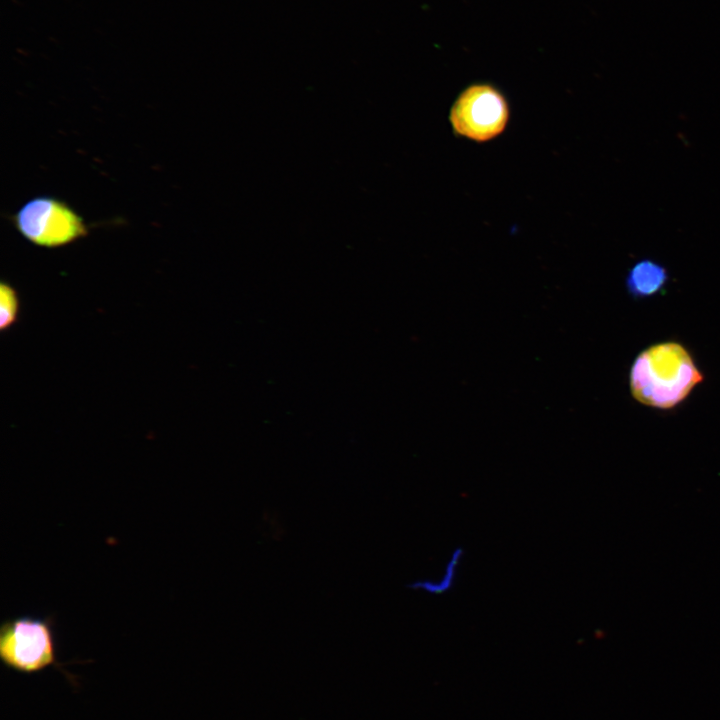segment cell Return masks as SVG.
Segmentation results:
<instances>
[{
    "label": "cell",
    "mask_w": 720,
    "mask_h": 720,
    "mask_svg": "<svg viewBox=\"0 0 720 720\" xmlns=\"http://www.w3.org/2000/svg\"><path fill=\"white\" fill-rule=\"evenodd\" d=\"M702 380L691 354L677 342L648 347L635 358L630 371L634 399L659 409L678 405Z\"/></svg>",
    "instance_id": "obj_1"
},
{
    "label": "cell",
    "mask_w": 720,
    "mask_h": 720,
    "mask_svg": "<svg viewBox=\"0 0 720 720\" xmlns=\"http://www.w3.org/2000/svg\"><path fill=\"white\" fill-rule=\"evenodd\" d=\"M54 624L50 616L5 619L0 626V661L6 669L25 675L55 668L76 687V677L58 660Z\"/></svg>",
    "instance_id": "obj_2"
},
{
    "label": "cell",
    "mask_w": 720,
    "mask_h": 720,
    "mask_svg": "<svg viewBox=\"0 0 720 720\" xmlns=\"http://www.w3.org/2000/svg\"><path fill=\"white\" fill-rule=\"evenodd\" d=\"M13 224L24 239L45 248L68 245L88 233L84 219L65 201L52 196L24 203L14 214Z\"/></svg>",
    "instance_id": "obj_3"
},
{
    "label": "cell",
    "mask_w": 720,
    "mask_h": 720,
    "mask_svg": "<svg viewBox=\"0 0 720 720\" xmlns=\"http://www.w3.org/2000/svg\"><path fill=\"white\" fill-rule=\"evenodd\" d=\"M449 118L457 135L484 142L505 129L509 119L508 103L494 86L487 83L473 84L458 96Z\"/></svg>",
    "instance_id": "obj_4"
},
{
    "label": "cell",
    "mask_w": 720,
    "mask_h": 720,
    "mask_svg": "<svg viewBox=\"0 0 720 720\" xmlns=\"http://www.w3.org/2000/svg\"><path fill=\"white\" fill-rule=\"evenodd\" d=\"M668 274L659 263L645 259L637 262L629 271L626 286L634 297H648L658 293L666 284Z\"/></svg>",
    "instance_id": "obj_5"
},
{
    "label": "cell",
    "mask_w": 720,
    "mask_h": 720,
    "mask_svg": "<svg viewBox=\"0 0 720 720\" xmlns=\"http://www.w3.org/2000/svg\"><path fill=\"white\" fill-rule=\"evenodd\" d=\"M464 555L463 548H454L438 577L418 579L409 583L408 587L432 596H441L450 592L456 585Z\"/></svg>",
    "instance_id": "obj_6"
},
{
    "label": "cell",
    "mask_w": 720,
    "mask_h": 720,
    "mask_svg": "<svg viewBox=\"0 0 720 720\" xmlns=\"http://www.w3.org/2000/svg\"><path fill=\"white\" fill-rule=\"evenodd\" d=\"M19 311L17 293L8 283L2 282L0 286V328L8 329L14 324Z\"/></svg>",
    "instance_id": "obj_7"
}]
</instances>
